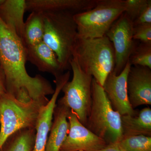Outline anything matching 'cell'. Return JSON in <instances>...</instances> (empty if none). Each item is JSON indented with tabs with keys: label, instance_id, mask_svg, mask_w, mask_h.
I'll return each mask as SVG.
<instances>
[{
	"label": "cell",
	"instance_id": "cell-9",
	"mask_svg": "<svg viewBox=\"0 0 151 151\" xmlns=\"http://www.w3.org/2000/svg\"><path fill=\"white\" fill-rule=\"evenodd\" d=\"M67 119L70 125L69 132L60 151H97L108 145L105 140L81 124L76 115L70 110Z\"/></svg>",
	"mask_w": 151,
	"mask_h": 151
},
{
	"label": "cell",
	"instance_id": "cell-25",
	"mask_svg": "<svg viewBox=\"0 0 151 151\" xmlns=\"http://www.w3.org/2000/svg\"><path fill=\"white\" fill-rule=\"evenodd\" d=\"M6 92L5 75L0 65V96Z\"/></svg>",
	"mask_w": 151,
	"mask_h": 151
},
{
	"label": "cell",
	"instance_id": "cell-8",
	"mask_svg": "<svg viewBox=\"0 0 151 151\" xmlns=\"http://www.w3.org/2000/svg\"><path fill=\"white\" fill-rule=\"evenodd\" d=\"M134 24L124 13L112 25L106 36L113 44L115 65L113 72L118 75L129 61L136 45L133 39Z\"/></svg>",
	"mask_w": 151,
	"mask_h": 151
},
{
	"label": "cell",
	"instance_id": "cell-20",
	"mask_svg": "<svg viewBox=\"0 0 151 151\" xmlns=\"http://www.w3.org/2000/svg\"><path fill=\"white\" fill-rule=\"evenodd\" d=\"M114 144L122 151H151V137L144 135L122 137Z\"/></svg>",
	"mask_w": 151,
	"mask_h": 151
},
{
	"label": "cell",
	"instance_id": "cell-11",
	"mask_svg": "<svg viewBox=\"0 0 151 151\" xmlns=\"http://www.w3.org/2000/svg\"><path fill=\"white\" fill-rule=\"evenodd\" d=\"M131 66L129 61L119 75L111 72L102 86L113 109L121 116L132 115L135 112L130 105L127 93V77Z\"/></svg>",
	"mask_w": 151,
	"mask_h": 151
},
{
	"label": "cell",
	"instance_id": "cell-18",
	"mask_svg": "<svg viewBox=\"0 0 151 151\" xmlns=\"http://www.w3.org/2000/svg\"><path fill=\"white\" fill-rule=\"evenodd\" d=\"M44 32L43 14L31 12L24 22L22 40L25 46H33L43 41Z\"/></svg>",
	"mask_w": 151,
	"mask_h": 151
},
{
	"label": "cell",
	"instance_id": "cell-23",
	"mask_svg": "<svg viewBox=\"0 0 151 151\" xmlns=\"http://www.w3.org/2000/svg\"><path fill=\"white\" fill-rule=\"evenodd\" d=\"M133 39L142 43H151V23L134 26Z\"/></svg>",
	"mask_w": 151,
	"mask_h": 151
},
{
	"label": "cell",
	"instance_id": "cell-12",
	"mask_svg": "<svg viewBox=\"0 0 151 151\" xmlns=\"http://www.w3.org/2000/svg\"><path fill=\"white\" fill-rule=\"evenodd\" d=\"M128 98L133 109L151 105V69L132 66L127 79Z\"/></svg>",
	"mask_w": 151,
	"mask_h": 151
},
{
	"label": "cell",
	"instance_id": "cell-24",
	"mask_svg": "<svg viewBox=\"0 0 151 151\" xmlns=\"http://www.w3.org/2000/svg\"><path fill=\"white\" fill-rule=\"evenodd\" d=\"M151 23V1L139 17L133 22L134 26Z\"/></svg>",
	"mask_w": 151,
	"mask_h": 151
},
{
	"label": "cell",
	"instance_id": "cell-1",
	"mask_svg": "<svg viewBox=\"0 0 151 151\" xmlns=\"http://www.w3.org/2000/svg\"><path fill=\"white\" fill-rule=\"evenodd\" d=\"M27 61L26 48L21 38L0 18V65L5 75L7 93L23 102L53 94L55 89L47 79L28 73Z\"/></svg>",
	"mask_w": 151,
	"mask_h": 151
},
{
	"label": "cell",
	"instance_id": "cell-6",
	"mask_svg": "<svg viewBox=\"0 0 151 151\" xmlns=\"http://www.w3.org/2000/svg\"><path fill=\"white\" fill-rule=\"evenodd\" d=\"M124 11V0H98L93 8L73 15L78 37L92 39L105 36Z\"/></svg>",
	"mask_w": 151,
	"mask_h": 151
},
{
	"label": "cell",
	"instance_id": "cell-19",
	"mask_svg": "<svg viewBox=\"0 0 151 151\" xmlns=\"http://www.w3.org/2000/svg\"><path fill=\"white\" fill-rule=\"evenodd\" d=\"M35 135V129L19 130L6 139L0 148V151H32L34 146Z\"/></svg>",
	"mask_w": 151,
	"mask_h": 151
},
{
	"label": "cell",
	"instance_id": "cell-7",
	"mask_svg": "<svg viewBox=\"0 0 151 151\" xmlns=\"http://www.w3.org/2000/svg\"><path fill=\"white\" fill-rule=\"evenodd\" d=\"M73 78L63 87V97L58 100L73 111L80 122L86 126L92 104V77L81 69L72 58L70 61Z\"/></svg>",
	"mask_w": 151,
	"mask_h": 151
},
{
	"label": "cell",
	"instance_id": "cell-5",
	"mask_svg": "<svg viewBox=\"0 0 151 151\" xmlns=\"http://www.w3.org/2000/svg\"><path fill=\"white\" fill-rule=\"evenodd\" d=\"M92 104L85 127L108 144L123 137L121 115L113 109L103 86L92 78Z\"/></svg>",
	"mask_w": 151,
	"mask_h": 151
},
{
	"label": "cell",
	"instance_id": "cell-22",
	"mask_svg": "<svg viewBox=\"0 0 151 151\" xmlns=\"http://www.w3.org/2000/svg\"><path fill=\"white\" fill-rule=\"evenodd\" d=\"M151 0H125L124 13L134 22L147 6Z\"/></svg>",
	"mask_w": 151,
	"mask_h": 151
},
{
	"label": "cell",
	"instance_id": "cell-2",
	"mask_svg": "<svg viewBox=\"0 0 151 151\" xmlns=\"http://www.w3.org/2000/svg\"><path fill=\"white\" fill-rule=\"evenodd\" d=\"M72 58L85 73L102 86L115 67L114 48L106 36L92 39L78 37Z\"/></svg>",
	"mask_w": 151,
	"mask_h": 151
},
{
	"label": "cell",
	"instance_id": "cell-16",
	"mask_svg": "<svg viewBox=\"0 0 151 151\" xmlns=\"http://www.w3.org/2000/svg\"><path fill=\"white\" fill-rule=\"evenodd\" d=\"M26 11V0H5L0 5V18L22 40Z\"/></svg>",
	"mask_w": 151,
	"mask_h": 151
},
{
	"label": "cell",
	"instance_id": "cell-17",
	"mask_svg": "<svg viewBox=\"0 0 151 151\" xmlns=\"http://www.w3.org/2000/svg\"><path fill=\"white\" fill-rule=\"evenodd\" d=\"M123 137L144 135L151 137V109L146 107L132 115L121 116Z\"/></svg>",
	"mask_w": 151,
	"mask_h": 151
},
{
	"label": "cell",
	"instance_id": "cell-27",
	"mask_svg": "<svg viewBox=\"0 0 151 151\" xmlns=\"http://www.w3.org/2000/svg\"><path fill=\"white\" fill-rule=\"evenodd\" d=\"M59 151H60V150Z\"/></svg>",
	"mask_w": 151,
	"mask_h": 151
},
{
	"label": "cell",
	"instance_id": "cell-10",
	"mask_svg": "<svg viewBox=\"0 0 151 151\" xmlns=\"http://www.w3.org/2000/svg\"><path fill=\"white\" fill-rule=\"evenodd\" d=\"M70 76V71H68L55 77L54 93L48 103L41 108L39 115L35 127V142L32 151H45L57 99L63 86L69 81Z\"/></svg>",
	"mask_w": 151,
	"mask_h": 151
},
{
	"label": "cell",
	"instance_id": "cell-13",
	"mask_svg": "<svg viewBox=\"0 0 151 151\" xmlns=\"http://www.w3.org/2000/svg\"><path fill=\"white\" fill-rule=\"evenodd\" d=\"M98 0H26V11L42 13L70 12L78 13L93 8Z\"/></svg>",
	"mask_w": 151,
	"mask_h": 151
},
{
	"label": "cell",
	"instance_id": "cell-26",
	"mask_svg": "<svg viewBox=\"0 0 151 151\" xmlns=\"http://www.w3.org/2000/svg\"><path fill=\"white\" fill-rule=\"evenodd\" d=\"M97 151H122L117 147L116 144H109L106 147Z\"/></svg>",
	"mask_w": 151,
	"mask_h": 151
},
{
	"label": "cell",
	"instance_id": "cell-4",
	"mask_svg": "<svg viewBox=\"0 0 151 151\" xmlns=\"http://www.w3.org/2000/svg\"><path fill=\"white\" fill-rule=\"evenodd\" d=\"M47 98L23 102L6 92L0 96V148L10 135L24 129H35Z\"/></svg>",
	"mask_w": 151,
	"mask_h": 151
},
{
	"label": "cell",
	"instance_id": "cell-21",
	"mask_svg": "<svg viewBox=\"0 0 151 151\" xmlns=\"http://www.w3.org/2000/svg\"><path fill=\"white\" fill-rule=\"evenodd\" d=\"M129 62L132 66H143L151 69V43L141 42L136 46Z\"/></svg>",
	"mask_w": 151,
	"mask_h": 151
},
{
	"label": "cell",
	"instance_id": "cell-3",
	"mask_svg": "<svg viewBox=\"0 0 151 151\" xmlns=\"http://www.w3.org/2000/svg\"><path fill=\"white\" fill-rule=\"evenodd\" d=\"M43 14V41L54 52L63 71L70 68V61L78 38L75 14L57 12Z\"/></svg>",
	"mask_w": 151,
	"mask_h": 151
},
{
	"label": "cell",
	"instance_id": "cell-15",
	"mask_svg": "<svg viewBox=\"0 0 151 151\" xmlns=\"http://www.w3.org/2000/svg\"><path fill=\"white\" fill-rule=\"evenodd\" d=\"M69 110L66 106L58 101L53 112L45 151L60 150L69 132L70 125L67 116Z\"/></svg>",
	"mask_w": 151,
	"mask_h": 151
},
{
	"label": "cell",
	"instance_id": "cell-14",
	"mask_svg": "<svg viewBox=\"0 0 151 151\" xmlns=\"http://www.w3.org/2000/svg\"><path fill=\"white\" fill-rule=\"evenodd\" d=\"M26 48L27 60L40 71L50 73L55 77L64 73L56 55L43 41Z\"/></svg>",
	"mask_w": 151,
	"mask_h": 151
}]
</instances>
